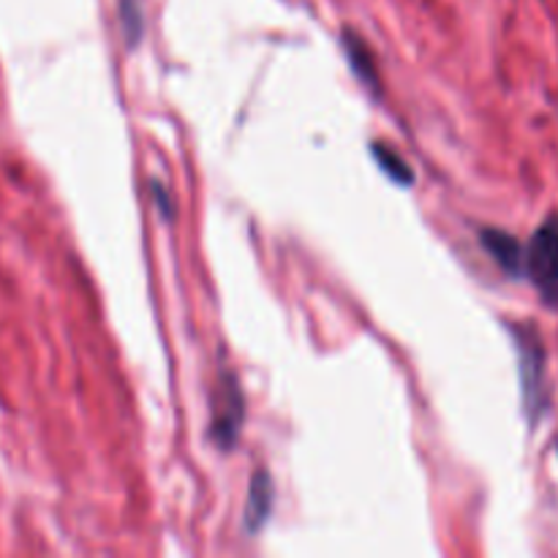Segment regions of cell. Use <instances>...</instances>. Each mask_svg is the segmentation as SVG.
Listing matches in <instances>:
<instances>
[{
    "label": "cell",
    "mask_w": 558,
    "mask_h": 558,
    "mask_svg": "<svg viewBox=\"0 0 558 558\" xmlns=\"http://www.w3.org/2000/svg\"><path fill=\"white\" fill-rule=\"evenodd\" d=\"M523 278L532 281L548 308L558 311V213L545 218L526 243Z\"/></svg>",
    "instance_id": "cell-1"
},
{
    "label": "cell",
    "mask_w": 558,
    "mask_h": 558,
    "mask_svg": "<svg viewBox=\"0 0 558 558\" xmlns=\"http://www.w3.org/2000/svg\"><path fill=\"white\" fill-rule=\"evenodd\" d=\"M515 332V347L521 354V381H523V403L532 423H537L548 412V365H545V347L539 332L532 325H512Z\"/></svg>",
    "instance_id": "cell-2"
},
{
    "label": "cell",
    "mask_w": 558,
    "mask_h": 558,
    "mask_svg": "<svg viewBox=\"0 0 558 558\" xmlns=\"http://www.w3.org/2000/svg\"><path fill=\"white\" fill-rule=\"evenodd\" d=\"M245 420V396L240 379L229 371L218 376L210 407V439L221 452H232Z\"/></svg>",
    "instance_id": "cell-3"
},
{
    "label": "cell",
    "mask_w": 558,
    "mask_h": 558,
    "mask_svg": "<svg viewBox=\"0 0 558 558\" xmlns=\"http://www.w3.org/2000/svg\"><path fill=\"white\" fill-rule=\"evenodd\" d=\"M343 52H347V63L352 69V74L363 82L365 90H371L374 96H381V74L379 65H376V54L371 49V44L360 36L352 27H343L341 33Z\"/></svg>",
    "instance_id": "cell-4"
},
{
    "label": "cell",
    "mask_w": 558,
    "mask_h": 558,
    "mask_svg": "<svg viewBox=\"0 0 558 558\" xmlns=\"http://www.w3.org/2000/svg\"><path fill=\"white\" fill-rule=\"evenodd\" d=\"M480 243L488 251L490 259L512 278H523V259H526V245L515 238V234L505 232V229H483L480 232Z\"/></svg>",
    "instance_id": "cell-5"
},
{
    "label": "cell",
    "mask_w": 558,
    "mask_h": 558,
    "mask_svg": "<svg viewBox=\"0 0 558 558\" xmlns=\"http://www.w3.org/2000/svg\"><path fill=\"white\" fill-rule=\"evenodd\" d=\"M272 505H276V483L267 474V469H256L248 485V499H245V515L243 526L248 534H256L265 529L267 518H270Z\"/></svg>",
    "instance_id": "cell-6"
},
{
    "label": "cell",
    "mask_w": 558,
    "mask_h": 558,
    "mask_svg": "<svg viewBox=\"0 0 558 558\" xmlns=\"http://www.w3.org/2000/svg\"><path fill=\"white\" fill-rule=\"evenodd\" d=\"M371 153H374L379 169L387 174V178L392 180V183H398V185H412L414 183L412 167H409L407 158H403L401 153L396 150V147L385 145V142H374Z\"/></svg>",
    "instance_id": "cell-7"
},
{
    "label": "cell",
    "mask_w": 558,
    "mask_h": 558,
    "mask_svg": "<svg viewBox=\"0 0 558 558\" xmlns=\"http://www.w3.org/2000/svg\"><path fill=\"white\" fill-rule=\"evenodd\" d=\"M120 22H123V36L129 47H136L145 33V16H142L140 0H120Z\"/></svg>",
    "instance_id": "cell-8"
},
{
    "label": "cell",
    "mask_w": 558,
    "mask_h": 558,
    "mask_svg": "<svg viewBox=\"0 0 558 558\" xmlns=\"http://www.w3.org/2000/svg\"><path fill=\"white\" fill-rule=\"evenodd\" d=\"M150 199L153 205H156V210L161 213L163 221H169V218L174 216V202L172 196H169V191L163 189L161 180H150Z\"/></svg>",
    "instance_id": "cell-9"
}]
</instances>
